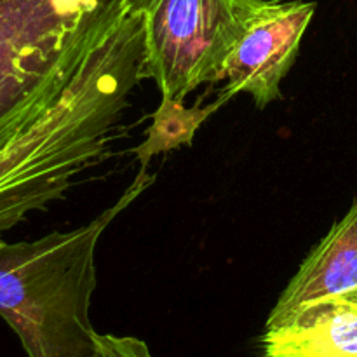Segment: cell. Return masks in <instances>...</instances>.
Segmentation results:
<instances>
[{"label":"cell","mask_w":357,"mask_h":357,"mask_svg":"<svg viewBox=\"0 0 357 357\" xmlns=\"http://www.w3.org/2000/svg\"><path fill=\"white\" fill-rule=\"evenodd\" d=\"M143 79L139 47L112 38L52 107L0 146V239L28 213L61 197L73 176L108 157L129 93Z\"/></svg>","instance_id":"cell-1"},{"label":"cell","mask_w":357,"mask_h":357,"mask_svg":"<svg viewBox=\"0 0 357 357\" xmlns=\"http://www.w3.org/2000/svg\"><path fill=\"white\" fill-rule=\"evenodd\" d=\"M152 183L142 166L124 195L87 225L31 243L0 239V317L28 356L103 357L107 335L89 321L96 244L119 213Z\"/></svg>","instance_id":"cell-2"},{"label":"cell","mask_w":357,"mask_h":357,"mask_svg":"<svg viewBox=\"0 0 357 357\" xmlns=\"http://www.w3.org/2000/svg\"><path fill=\"white\" fill-rule=\"evenodd\" d=\"M260 0H153L145 10V70L162 96L223 79Z\"/></svg>","instance_id":"cell-3"},{"label":"cell","mask_w":357,"mask_h":357,"mask_svg":"<svg viewBox=\"0 0 357 357\" xmlns=\"http://www.w3.org/2000/svg\"><path fill=\"white\" fill-rule=\"evenodd\" d=\"M316 7L305 0H260L227 61L223 94L248 93L258 108L279 100L281 82L295 65Z\"/></svg>","instance_id":"cell-4"},{"label":"cell","mask_w":357,"mask_h":357,"mask_svg":"<svg viewBox=\"0 0 357 357\" xmlns=\"http://www.w3.org/2000/svg\"><path fill=\"white\" fill-rule=\"evenodd\" d=\"M77 75L59 72L0 0V146L52 107Z\"/></svg>","instance_id":"cell-5"},{"label":"cell","mask_w":357,"mask_h":357,"mask_svg":"<svg viewBox=\"0 0 357 357\" xmlns=\"http://www.w3.org/2000/svg\"><path fill=\"white\" fill-rule=\"evenodd\" d=\"M265 328L271 357H357V288L310 300Z\"/></svg>","instance_id":"cell-6"},{"label":"cell","mask_w":357,"mask_h":357,"mask_svg":"<svg viewBox=\"0 0 357 357\" xmlns=\"http://www.w3.org/2000/svg\"><path fill=\"white\" fill-rule=\"evenodd\" d=\"M357 288V201L307 255L267 319L281 323L296 307Z\"/></svg>","instance_id":"cell-7"},{"label":"cell","mask_w":357,"mask_h":357,"mask_svg":"<svg viewBox=\"0 0 357 357\" xmlns=\"http://www.w3.org/2000/svg\"><path fill=\"white\" fill-rule=\"evenodd\" d=\"M229 100L230 98L223 94L215 103H209L206 107L195 105L188 108L183 105V100L162 96L159 108L152 115V124L146 129L145 142L139 143L135 149L138 162L146 167L150 159L157 153L169 152L180 145L192 146L195 132L201 128L202 122Z\"/></svg>","instance_id":"cell-8"}]
</instances>
